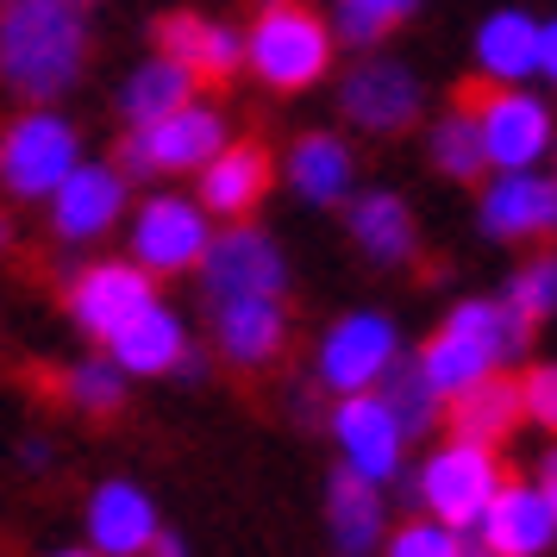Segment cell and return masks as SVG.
I'll list each match as a JSON object with an SVG mask.
<instances>
[{
  "instance_id": "1",
  "label": "cell",
  "mask_w": 557,
  "mask_h": 557,
  "mask_svg": "<svg viewBox=\"0 0 557 557\" xmlns=\"http://www.w3.org/2000/svg\"><path fill=\"white\" fill-rule=\"evenodd\" d=\"M88 63V26L76 0H7L0 7V76L32 101H51Z\"/></svg>"
},
{
  "instance_id": "2",
  "label": "cell",
  "mask_w": 557,
  "mask_h": 557,
  "mask_svg": "<svg viewBox=\"0 0 557 557\" xmlns=\"http://www.w3.org/2000/svg\"><path fill=\"white\" fill-rule=\"evenodd\" d=\"M527 338H532V320L507 295L502 301H463V307H451L445 326L432 332V345L420 351V370L438 388V401H451L470 382L488 376L495 363L527 351Z\"/></svg>"
},
{
  "instance_id": "3",
  "label": "cell",
  "mask_w": 557,
  "mask_h": 557,
  "mask_svg": "<svg viewBox=\"0 0 557 557\" xmlns=\"http://www.w3.org/2000/svg\"><path fill=\"white\" fill-rule=\"evenodd\" d=\"M245 57H251L257 82H270L276 95H301L332 70V32L307 0H270L257 13Z\"/></svg>"
},
{
  "instance_id": "4",
  "label": "cell",
  "mask_w": 557,
  "mask_h": 557,
  "mask_svg": "<svg viewBox=\"0 0 557 557\" xmlns=\"http://www.w3.org/2000/svg\"><path fill=\"white\" fill-rule=\"evenodd\" d=\"M457 107L476 113L482 157L502 163V170H532V163L545 157V145H552V113H545V101L507 95L502 82H488V76L463 82V88H457Z\"/></svg>"
},
{
  "instance_id": "5",
  "label": "cell",
  "mask_w": 557,
  "mask_h": 557,
  "mask_svg": "<svg viewBox=\"0 0 557 557\" xmlns=\"http://www.w3.org/2000/svg\"><path fill=\"white\" fill-rule=\"evenodd\" d=\"M76 170V126L57 113H20L0 132V188L20 201H45Z\"/></svg>"
},
{
  "instance_id": "6",
  "label": "cell",
  "mask_w": 557,
  "mask_h": 557,
  "mask_svg": "<svg viewBox=\"0 0 557 557\" xmlns=\"http://www.w3.org/2000/svg\"><path fill=\"white\" fill-rule=\"evenodd\" d=\"M495 488H502V463H495V451L476 445V438L445 445V451L420 470V502L432 507V520H438V527H451V532L476 527V513L488 507Z\"/></svg>"
},
{
  "instance_id": "7",
  "label": "cell",
  "mask_w": 557,
  "mask_h": 557,
  "mask_svg": "<svg viewBox=\"0 0 557 557\" xmlns=\"http://www.w3.org/2000/svg\"><path fill=\"white\" fill-rule=\"evenodd\" d=\"M207 213L195 201H176V195H151V201L138 207V220H132V257H138V270H151V276H182V270H195L207 251Z\"/></svg>"
},
{
  "instance_id": "8",
  "label": "cell",
  "mask_w": 557,
  "mask_h": 557,
  "mask_svg": "<svg viewBox=\"0 0 557 557\" xmlns=\"http://www.w3.org/2000/svg\"><path fill=\"white\" fill-rule=\"evenodd\" d=\"M476 532H482L476 539L482 557H539L557 539V513L539 488L502 476V488H495L488 507L476 513Z\"/></svg>"
},
{
  "instance_id": "9",
  "label": "cell",
  "mask_w": 557,
  "mask_h": 557,
  "mask_svg": "<svg viewBox=\"0 0 557 557\" xmlns=\"http://www.w3.org/2000/svg\"><path fill=\"white\" fill-rule=\"evenodd\" d=\"M201 276L213 301H238V295H282V251L263 232L238 226L226 238H207Z\"/></svg>"
},
{
  "instance_id": "10",
  "label": "cell",
  "mask_w": 557,
  "mask_h": 557,
  "mask_svg": "<svg viewBox=\"0 0 557 557\" xmlns=\"http://www.w3.org/2000/svg\"><path fill=\"white\" fill-rule=\"evenodd\" d=\"M151 301H157L151 270H138V263H101V270H82L76 288H70V313H76V326L95 332V338H113V332L126 326V320H138Z\"/></svg>"
},
{
  "instance_id": "11",
  "label": "cell",
  "mask_w": 557,
  "mask_h": 557,
  "mask_svg": "<svg viewBox=\"0 0 557 557\" xmlns=\"http://www.w3.org/2000/svg\"><path fill=\"white\" fill-rule=\"evenodd\" d=\"M332 432H338V445H345V463H351V476L363 482H388L401 470V426H395V413L382 407V395H345L338 413H332Z\"/></svg>"
},
{
  "instance_id": "12",
  "label": "cell",
  "mask_w": 557,
  "mask_h": 557,
  "mask_svg": "<svg viewBox=\"0 0 557 557\" xmlns=\"http://www.w3.org/2000/svg\"><path fill=\"white\" fill-rule=\"evenodd\" d=\"M388 357H395V326L382 320V313H351V320H338L326 332V345H320V376L338 388V395H363V388H376V376L388 370Z\"/></svg>"
},
{
  "instance_id": "13",
  "label": "cell",
  "mask_w": 557,
  "mask_h": 557,
  "mask_svg": "<svg viewBox=\"0 0 557 557\" xmlns=\"http://www.w3.org/2000/svg\"><path fill=\"white\" fill-rule=\"evenodd\" d=\"M157 45L170 63H182L195 88H226L238 76V63H245V45H238V32L213 26L201 13H163L157 20Z\"/></svg>"
},
{
  "instance_id": "14",
  "label": "cell",
  "mask_w": 557,
  "mask_h": 557,
  "mask_svg": "<svg viewBox=\"0 0 557 557\" xmlns=\"http://www.w3.org/2000/svg\"><path fill=\"white\" fill-rule=\"evenodd\" d=\"M213 338H220V351H226L232 370H263V363L282 357L288 313H282L276 295H238V301H220Z\"/></svg>"
},
{
  "instance_id": "15",
  "label": "cell",
  "mask_w": 557,
  "mask_h": 557,
  "mask_svg": "<svg viewBox=\"0 0 557 557\" xmlns=\"http://www.w3.org/2000/svg\"><path fill=\"white\" fill-rule=\"evenodd\" d=\"M126 213V176L120 170H101V163H88V170H70V176L57 182V207H51V220H57V238H101L113 220Z\"/></svg>"
},
{
  "instance_id": "16",
  "label": "cell",
  "mask_w": 557,
  "mask_h": 557,
  "mask_svg": "<svg viewBox=\"0 0 557 557\" xmlns=\"http://www.w3.org/2000/svg\"><path fill=\"white\" fill-rule=\"evenodd\" d=\"M345 113L363 132H407L420 120V82L407 76L401 63H363L345 82Z\"/></svg>"
},
{
  "instance_id": "17",
  "label": "cell",
  "mask_w": 557,
  "mask_h": 557,
  "mask_svg": "<svg viewBox=\"0 0 557 557\" xmlns=\"http://www.w3.org/2000/svg\"><path fill=\"white\" fill-rule=\"evenodd\" d=\"M482 232L488 238H552L557 232V182L507 170L482 195Z\"/></svg>"
},
{
  "instance_id": "18",
  "label": "cell",
  "mask_w": 557,
  "mask_h": 557,
  "mask_svg": "<svg viewBox=\"0 0 557 557\" xmlns=\"http://www.w3.org/2000/svg\"><path fill=\"white\" fill-rule=\"evenodd\" d=\"M270 195V151L263 145H220V151L201 163V207L207 213H251L257 201Z\"/></svg>"
},
{
  "instance_id": "19",
  "label": "cell",
  "mask_w": 557,
  "mask_h": 557,
  "mask_svg": "<svg viewBox=\"0 0 557 557\" xmlns=\"http://www.w3.org/2000/svg\"><path fill=\"white\" fill-rule=\"evenodd\" d=\"M145 138V157H151V170H201L207 157L226 145V126H220V113H207V107H176V113H163L151 126H138Z\"/></svg>"
},
{
  "instance_id": "20",
  "label": "cell",
  "mask_w": 557,
  "mask_h": 557,
  "mask_svg": "<svg viewBox=\"0 0 557 557\" xmlns=\"http://www.w3.org/2000/svg\"><path fill=\"white\" fill-rule=\"evenodd\" d=\"M88 532H95V545H101L107 557L145 552V545L157 539L151 495H138L132 482H107L101 495H95V507H88Z\"/></svg>"
},
{
  "instance_id": "21",
  "label": "cell",
  "mask_w": 557,
  "mask_h": 557,
  "mask_svg": "<svg viewBox=\"0 0 557 557\" xmlns=\"http://www.w3.org/2000/svg\"><path fill=\"white\" fill-rule=\"evenodd\" d=\"M451 426H457V438H476V445H502L507 432L520 426V382H507V376H488L482 382H470L463 395H451Z\"/></svg>"
},
{
  "instance_id": "22",
  "label": "cell",
  "mask_w": 557,
  "mask_h": 557,
  "mask_svg": "<svg viewBox=\"0 0 557 557\" xmlns=\"http://www.w3.org/2000/svg\"><path fill=\"white\" fill-rule=\"evenodd\" d=\"M107 345H113V363H120V370H138V376H163V370H176L182 351H188L176 313H163L157 301L145 307L138 320H126Z\"/></svg>"
},
{
  "instance_id": "23",
  "label": "cell",
  "mask_w": 557,
  "mask_h": 557,
  "mask_svg": "<svg viewBox=\"0 0 557 557\" xmlns=\"http://www.w3.org/2000/svg\"><path fill=\"white\" fill-rule=\"evenodd\" d=\"M332 539H338V552L345 557H363L370 545L382 539V495H376V482H363V476H332Z\"/></svg>"
},
{
  "instance_id": "24",
  "label": "cell",
  "mask_w": 557,
  "mask_h": 557,
  "mask_svg": "<svg viewBox=\"0 0 557 557\" xmlns=\"http://www.w3.org/2000/svg\"><path fill=\"white\" fill-rule=\"evenodd\" d=\"M476 57L488 82H520L539 70V26L527 13H495L488 26L476 32Z\"/></svg>"
},
{
  "instance_id": "25",
  "label": "cell",
  "mask_w": 557,
  "mask_h": 557,
  "mask_svg": "<svg viewBox=\"0 0 557 557\" xmlns=\"http://www.w3.org/2000/svg\"><path fill=\"white\" fill-rule=\"evenodd\" d=\"M288 176L301 188L307 201L332 207L345 188H351V151L332 138V132H307L301 145H295V163H288Z\"/></svg>"
},
{
  "instance_id": "26",
  "label": "cell",
  "mask_w": 557,
  "mask_h": 557,
  "mask_svg": "<svg viewBox=\"0 0 557 557\" xmlns=\"http://www.w3.org/2000/svg\"><path fill=\"white\" fill-rule=\"evenodd\" d=\"M382 407L395 413V426L407 432H426L438 413H445V401H438V388L426 382V370H420V357H388V370H382Z\"/></svg>"
},
{
  "instance_id": "27",
  "label": "cell",
  "mask_w": 557,
  "mask_h": 557,
  "mask_svg": "<svg viewBox=\"0 0 557 557\" xmlns=\"http://www.w3.org/2000/svg\"><path fill=\"white\" fill-rule=\"evenodd\" d=\"M351 232H357V245L376 257V263H401V257H413V213H407L395 195H363V201L351 207Z\"/></svg>"
},
{
  "instance_id": "28",
  "label": "cell",
  "mask_w": 557,
  "mask_h": 557,
  "mask_svg": "<svg viewBox=\"0 0 557 557\" xmlns=\"http://www.w3.org/2000/svg\"><path fill=\"white\" fill-rule=\"evenodd\" d=\"M188 95H195V76H188L182 63H170V57H157V63H145V70L126 82L120 107H126L132 126H151V120H163V113L188 107Z\"/></svg>"
},
{
  "instance_id": "29",
  "label": "cell",
  "mask_w": 557,
  "mask_h": 557,
  "mask_svg": "<svg viewBox=\"0 0 557 557\" xmlns=\"http://www.w3.org/2000/svg\"><path fill=\"white\" fill-rule=\"evenodd\" d=\"M432 163H438V176L451 182H476L488 170V157H482V132H476V113L470 107H457L432 126Z\"/></svg>"
},
{
  "instance_id": "30",
  "label": "cell",
  "mask_w": 557,
  "mask_h": 557,
  "mask_svg": "<svg viewBox=\"0 0 557 557\" xmlns=\"http://www.w3.org/2000/svg\"><path fill=\"white\" fill-rule=\"evenodd\" d=\"M45 388H51V401H70L82 407V413H120V401H126V382H120V370L113 363H76V370H57V376H45Z\"/></svg>"
},
{
  "instance_id": "31",
  "label": "cell",
  "mask_w": 557,
  "mask_h": 557,
  "mask_svg": "<svg viewBox=\"0 0 557 557\" xmlns=\"http://www.w3.org/2000/svg\"><path fill=\"white\" fill-rule=\"evenodd\" d=\"M420 0H338V32L345 45H382V32H395Z\"/></svg>"
},
{
  "instance_id": "32",
  "label": "cell",
  "mask_w": 557,
  "mask_h": 557,
  "mask_svg": "<svg viewBox=\"0 0 557 557\" xmlns=\"http://www.w3.org/2000/svg\"><path fill=\"white\" fill-rule=\"evenodd\" d=\"M507 301L520 307L532 326H539V320H552V313H557V257H532L527 270L513 276Z\"/></svg>"
},
{
  "instance_id": "33",
  "label": "cell",
  "mask_w": 557,
  "mask_h": 557,
  "mask_svg": "<svg viewBox=\"0 0 557 557\" xmlns=\"http://www.w3.org/2000/svg\"><path fill=\"white\" fill-rule=\"evenodd\" d=\"M388 557H463V539L451 527H438V520H413V527L395 532Z\"/></svg>"
},
{
  "instance_id": "34",
  "label": "cell",
  "mask_w": 557,
  "mask_h": 557,
  "mask_svg": "<svg viewBox=\"0 0 557 557\" xmlns=\"http://www.w3.org/2000/svg\"><path fill=\"white\" fill-rule=\"evenodd\" d=\"M520 407H527L539 426L557 432V363H539V370L520 382Z\"/></svg>"
},
{
  "instance_id": "35",
  "label": "cell",
  "mask_w": 557,
  "mask_h": 557,
  "mask_svg": "<svg viewBox=\"0 0 557 557\" xmlns=\"http://www.w3.org/2000/svg\"><path fill=\"white\" fill-rule=\"evenodd\" d=\"M539 70L557 82V20L552 26H539Z\"/></svg>"
},
{
  "instance_id": "36",
  "label": "cell",
  "mask_w": 557,
  "mask_h": 557,
  "mask_svg": "<svg viewBox=\"0 0 557 557\" xmlns=\"http://www.w3.org/2000/svg\"><path fill=\"white\" fill-rule=\"evenodd\" d=\"M539 495H545V502H552V513H557V451L545 457V476H539Z\"/></svg>"
},
{
  "instance_id": "37",
  "label": "cell",
  "mask_w": 557,
  "mask_h": 557,
  "mask_svg": "<svg viewBox=\"0 0 557 557\" xmlns=\"http://www.w3.org/2000/svg\"><path fill=\"white\" fill-rule=\"evenodd\" d=\"M157 557H182V539H170V532H163V539H157Z\"/></svg>"
},
{
  "instance_id": "38",
  "label": "cell",
  "mask_w": 557,
  "mask_h": 557,
  "mask_svg": "<svg viewBox=\"0 0 557 557\" xmlns=\"http://www.w3.org/2000/svg\"><path fill=\"white\" fill-rule=\"evenodd\" d=\"M7 245H13V232H7V220H0V251H7Z\"/></svg>"
},
{
  "instance_id": "39",
  "label": "cell",
  "mask_w": 557,
  "mask_h": 557,
  "mask_svg": "<svg viewBox=\"0 0 557 557\" xmlns=\"http://www.w3.org/2000/svg\"><path fill=\"white\" fill-rule=\"evenodd\" d=\"M57 557H88V552H57Z\"/></svg>"
},
{
  "instance_id": "40",
  "label": "cell",
  "mask_w": 557,
  "mask_h": 557,
  "mask_svg": "<svg viewBox=\"0 0 557 557\" xmlns=\"http://www.w3.org/2000/svg\"><path fill=\"white\" fill-rule=\"evenodd\" d=\"M463 557H482V552H463Z\"/></svg>"
}]
</instances>
